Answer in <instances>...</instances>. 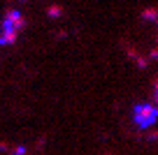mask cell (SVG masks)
<instances>
[{
	"instance_id": "cell-1",
	"label": "cell",
	"mask_w": 158,
	"mask_h": 155,
	"mask_svg": "<svg viewBox=\"0 0 158 155\" xmlns=\"http://www.w3.org/2000/svg\"><path fill=\"white\" fill-rule=\"evenodd\" d=\"M133 118L137 123V127L147 130V127H151L158 121V107L156 104H137L133 109Z\"/></svg>"
},
{
	"instance_id": "cell-2",
	"label": "cell",
	"mask_w": 158,
	"mask_h": 155,
	"mask_svg": "<svg viewBox=\"0 0 158 155\" xmlns=\"http://www.w3.org/2000/svg\"><path fill=\"white\" fill-rule=\"evenodd\" d=\"M26 26V19L19 10H7L5 16H2V23H0V30L5 33H21Z\"/></svg>"
},
{
	"instance_id": "cell-3",
	"label": "cell",
	"mask_w": 158,
	"mask_h": 155,
	"mask_svg": "<svg viewBox=\"0 0 158 155\" xmlns=\"http://www.w3.org/2000/svg\"><path fill=\"white\" fill-rule=\"evenodd\" d=\"M142 19H147V21H158V10H156V7H147V10L142 12Z\"/></svg>"
},
{
	"instance_id": "cell-4",
	"label": "cell",
	"mask_w": 158,
	"mask_h": 155,
	"mask_svg": "<svg viewBox=\"0 0 158 155\" xmlns=\"http://www.w3.org/2000/svg\"><path fill=\"white\" fill-rule=\"evenodd\" d=\"M60 12H63V10H60L58 5H51V10H49V16H60Z\"/></svg>"
},
{
	"instance_id": "cell-5",
	"label": "cell",
	"mask_w": 158,
	"mask_h": 155,
	"mask_svg": "<svg viewBox=\"0 0 158 155\" xmlns=\"http://www.w3.org/2000/svg\"><path fill=\"white\" fill-rule=\"evenodd\" d=\"M153 90H156V93H158V79H156V83H153Z\"/></svg>"
}]
</instances>
